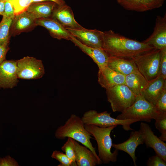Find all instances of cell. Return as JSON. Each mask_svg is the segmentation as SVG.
<instances>
[{"instance_id":"5","label":"cell","mask_w":166,"mask_h":166,"mask_svg":"<svg viewBox=\"0 0 166 166\" xmlns=\"http://www.w3.org/2000/svg\"><path fill=\"white\" fill-rule=\"evenodd\" d=\"M159 113L154 105L139 94L136 96L133 104L121 113L116 118L119 120L138 119L141 121L150 122L152 119L155 120Z\"/></svg>"},{"instance_id":"33","label":"cell","mask_w":166,"mask_h":166,"mask_svg":"<svg viewBox=\"0 0 166 166\" xmlns=\"http://www.w3.org/2000/svg\"><path fill=\"white\" fill-rule=\"evenodd\" d=\"M165 0H143L148 10L159 8L162 6Z\"/></svg>"},{"instance_id":"18","label":"cell","mask_w":166,"mask_h":166,"mask_svg":"<svg viewBox=\"0 0 166 166\" xmlns=\"http://www.w3.org/2000/svg\"><path fill=\"white\" fill-rule=\"evenodd\" d=\"M51 17L56 19L65 28L75 29L83 27L75 20L71 8L65 4L57 5Z\"/></svg>"},{"instance_id":"30","label":"cell","mask_w":166,"mask_h":166,"mask_svg":"<svg viewBox=\"0 0 166 166\" xmlns=\"http://www.w3.org/2000/svg\"><path fill=\"white\" fill-rule=\"evenodd\" d=\"M155 107L156 110L159 113L166 112V88L162 91Z\"/></svg>"},{"instance_id":"19","label":"cell","mask_w":166,"mask_h":166,"mask_svg":"<svg viewBox=\"0 0 166 166\" xmlns=\"http://www.w3.org/2000/svg\"><path fill=\"white\" fill-rule=\"evenodd\" d=\"M70 41L89 56L97 64L99 68L107 66L109 56L103 49L87 46L80 42L74 36Z\"/></svg>"},{"instance_id":"37","label":"cell","mask_w":166,"mask_h":166,"mask_svg":"<svg viewBox=\"0 0 166 166\" xmlns=\"http://www.w3.org/2000/svg\"><path fill=\"white\" fill-rule=\"evenodd\" d=\"M45 1H52L55 2L58 5H61L65 4V2L63 0H32V2Z\"/></svg>"},{"instance_id":"26","label":"cell","mask_w":166,"mask_h":166,"mask_svg":"<svg viewBox=\"0 0 166 166\" xmlns=\"http://www.w3.org/2000/svg\"><path fill=\"white\" fill-rule=\"evenodd\" d=\"M155 126L161 133L159 137L163 141L166 140V112L159 113L156 119Z\"/></svg>"},{"instance_id":"31","label":"cell","mask_w":166,"mask_h":166,"mask_svg":"<svg viewBox=\"0 0 166 166\" xmlns=\"http://www.w3.org/2000/svg\"><path fill=\"white\" fill-rule=\"evenodd\" d=\"M160 75L166 79V48L160 50Z\"/></svg>"},{"instance_id":"14","label":"cell","mask_w":166,"mask_h":166,"mask_svg":"<svg viewBox=\"0 0 166 166\" xmlns=\"http://www.w3.org/2000/svg\"><path fill=\"white\" fill-rule=\"evenodd\" d=\"M35 19L27 11L15 15L13 19L10 31V36H14L30 30L36 26Z\"/></svg>"},{"instance_id":"32","label":"cell","mask_w":166,"mask_h":166,"mask_svg":"<svg viewBox=\"0 0 166 166\" xmlns=\"http://www.w3.org/2000/svg\"><path fill=\"white\" fill-rule=\"evenodd\" d=\"M147 165L148 166H166V161L158 156L156 155L148 158Z\"/></svg>"},{"instance_id":"25","label":"cell","mask_w":166,"mask_h":166,"mask_svg":"<svg viewBox=\"0 0 166 166\" xmlns=\"http://www.w3.org/2000/svg\"><path fill=\"white\" fill-rule=\"evenodd\" d=\"M116 0L119 4L127 10L140 12L148 10L143 0Z\"/></svg>"},{"instance_id":"12","label":"cell","mask_w":166,"mask_h":166,"mask_svg":"<svg viewBox=\"0 0 166 166\" xmlns=\"http://www.w3.org/2000/svg\"><path fill=\"white\" fill-rule=\"evenodd\" d=\"M16 61L5 60L0 64V88L11 89L18 82Z\"/></svg>"},{"instance_id":"36","label":"cell","mask_w":166,"mask_h":166,"mask_svg":"<svg viewBox=\"0 0 166 166\" xmlns=\"http://www.w3.org/2000/svg\"><path fill=\"white\" fill-rule=\"evenodd\" d=\"M9 43L0 44V64L5 60L6 53L9 49Z\"/></svg>"},{"instance_id":"13","label":"cell","mask_w":166,"mask_h":166,"mask_svg":"<svg viewBox=\"0 0 166 166\" xmlns=\"http://www.w3.org/2000/svg\"><path fill=\"white\" fill-rule=\"evenodd\" d=\"M36 24V26H41L47 29L51 36L55 38L70 40L73 36L58 21L52 17L37 19Z\"/></svg>"},{"instance_id":"4","label":"cell","mask_w":166,"mask_h":166,"mask_svg":"<svg viewBox=\"0 0 166 166\" xmlns=\"http://www.w3.org/2000/svg\"><path fill=\"white\" fill-rule=\"evenodd\" d=\"M160 50L154 49L131 58L139 71L148 81L160 75Z\"/></svg>"},{"instance_id":"9","label":"cell","mask_w":166,"mask_h":166,"mask_svg":"<svg viewBox=\"0 0 166 166\" xmlns=\"http://www.w3.org/2000/svg\"><path fill=\"white\" fill-rule=\"evenodd\" d=\"M77 39L87 46L103 49L104 32L89 30L84 27L79 29L66 28Z\"/></svg>"},{"instance_id":"28","label":"cell","mask_w":166,"mask_h":166,"mask_svg":"<svg viewBox=\"0 0 166 166\" xmlns=\"http://www.w3.org/2000/svg\"><path fill=\"white\" fill-rule=\"evenodd\" d=\"M61 149L63 152H65V155L70 160L77 165L73 139L68 137L67 140L61 147Z\"/></svg>"},{"instance_id":"23","label":"cell","mask_w":166,"mask_h":166,"mask_svg":"<svg viewBox=\"0 0 166 166\" xmlns=\"http://www.w3.org/2000/svg\"><path fill=\"white\" fill-rule=\"evenodd\" d=\"M148 82L138 70L125 76V85L136 96L140 94Z\"/></svg>"},{"instance_id":"2","label":"cell","mask_w":166,"mask_h":166,"mask_svg":"<svg viewBox=\"0 0 166 166\" xmlns=\"http://www.w3.org/2000/svg\"><path fill=\"white\" fill-rule=\"evenodd\" d=\"M91 136L85 129L81 118L74 114L70 116L64 125L58 127L55 133V136L58 139H64L69 137L80 143L89 148L102 163L96 152L95 148L91 142Z\"/></svg>"},{"instance_id":"8","label":"cell","mask_w":166,"mask_h":166,"mask_svg":"<svg viewBox=\"0 0 166 166\" xmlns=\"http://www.w3.org/2000/svg\"><path fill=\"white\" fill-rule=\"evenodd\" d=\"M18 78L36 79L42 78L45 73L42 61L27 56L16 61Z\"/></svg>"},{"instance_id":"38","label":"cell","mask_w":166,"mask_h":166,"mask_svg":"<svg viewBox=\"0 0 166 166\" xmlns=\"http://www.w3.org/2000/svg\"><path fill=\"white\" fill-rule=\"evenodd\" d=\"M5 0H0V15L2 16L4 13Z\"/></svg>"},{"instance_id":"27","label":"cell","mask_w":166,"mask_h":166,"mask_svg":"<svg viewBox=\"0 0 166 166\" xmlns=\"http://www.w3.org/2000/svg\"><path fill=\"white\" fill-rule=\"evenodd\" d=\"M51 157L58 161V166H77L73 163L65 153L59 151L55 150L52 153Z\"/></svg>"},{"instance_id":"7","label":"cell","mask_w":166,"mask_h":166,"mask_svg":"<svg viewBox=\"0 0 166 166\" xmlns=\"http://www.w3.org/2000/svg\"><path fill=\"white\" fill-rule=\"evenodd\" d=\"M108 101L113 112H123L134 102L136 96L125 85L106 89Z\"/></svg>"},{"instance_id":"11","label":"cell","mask_w":166,"mask_h":166,"mask_svg":"<svg viewBox=\"0 0 166 166\" xmlns=\"http://www.w3.org/2000/svg\"><path fill=\"white\" fill-rule=\"evenodd\" d=\"M144 135L147 148H151L156 154L166 161V144L155 135L149 125L144 122L140 124L139 130Z\"/></svg>"},{"instance_id":"29","label":"cell","mask_w":166,"mask_h":166,"mask_svg":"<svg viewBox=\"0 0 166 166\" xmlns=\"http://www.w3.org/2000/svg\"><path fill=\"white\" fill-rule=\"evenodd\" d=\"M12 3L14 9L15 15L27 10L32 0H9Z\"/></svg>"},{"instance_id":"16","label":"cell","mask_w":166,"mask_h":166,"mask_svg":"<svg viewBox=\"0 0 166 166\" xmlns=\"http://www.w3.org/2000/svg\"><path fill=\"white\" fill-rule=\"evenodd\" d=\"M144 143V135L140 130L132 131L126 141L118 144H113L112 147L116 149L123 151L132 158L135 166H136L135 151L138 146Z\"/></svg>"},{"instance_id":"35","label":"cell","mask_w":166,"mask_h":166,"mask_svg":"<svg viewBox=\"0 0 166 166\" xmlns=\"http://www.w3.org/2000/svg\"><path fill=\"white\" fill-rule=\"evenodd\" d=\"M18 162L10 156L0 158V166H18Z\"/></svg>"},{"instance_id":"6","label":"cell","mask_w":166,"mask_h":166,"mask_svg":"<svg viewBox=\"0 0 166 166\" xmlns=\"http://www.w3.org/2000/svg\"><path fill=\"white\" fill-rule=\"evenodd\" d=\"M111 114L107 111L98 113L96 110H90L85 112L81 119L85 124L94 125L101 128L120 125L126 131L133 130L131 125L141 121L138 119L119 120L112 117Z\"/></svg>"},{"instance_id":"3","label":"cell","mask_w":166,"mask_h":166,"mask_svg":"<svg viewBox=\"0 0 166 166\" xmlns=\"http://www.w3.org/2000/svg\"><path fill=\"white\" fill-rule=\"evenodd\" d=\"M87 131L93 136L97 142L98 156L102 163L108 164L114 163L117 160L118 150L116 149L113 152H111L113 144L110 134L112 130L117 125L106 128H101L93 124H85Z\"/></svg>"},{"instance_id":"20","label":"cell","mask_w":166,"mask_h":166,"mask_svg":"<svg viewBox=\"0 0 166 166\" xmlns=\"http://www.w3.org/2000/svg\"><path fill=\"white\" fill-rule=\"evenodd\" d=\"M73 141L77 166H95L102 164L89 148L73 139Z\"/></svg>"},{"instance_id":"21","label":"cell","mask_w":166,"mask_h":166,"mask_svg":"<svg viewBox=\"0 0 166 166\" xmlns=\"http://www.w3.org/2000/svg\"><path fill=\"white\" fill-rule=\"evenodd\" d=\"M57 5L51 1L33 2L26 11L35 19L51 17L53 11Z\"/></svg>"},{"instance_id":"1","label":"cell","mask_w":166,"mask_h":166,"mask_svg":"<svg viewBox=\"0 0 166 166\" xmlns=\"http://www.w3.org/2000/svg\"><path fill=\"white\" fill-rule=\"evenodd\" d=\"M154 49L148 44L129 39L111 30L104 32L103 49L109 57L131 58Z\"/></svg>"},{"instance_id":"22","label":"cell","mask_w":166,"mask_h":166,"mask_svg":"<svg viewBox=\"0 0 166 166\" xmlns=\"http://www.w3.org/2000/svg\"><path fill=\"white\" fill-rule=\"evenodd\" d=\"M107 66L114 71L125 76L138 70L131 58L109 57Z\"/></svg>"},{"instance_id":"17","label":"cell","mask_w":166,"mask_h":166,"mask_svg":"<svg viewBox=\"0 0 166 166\" xmlns=\"http://www.w3.org/2000/svg\"><path fill=\"white\" fill-rule=\"evenodd\" d=\"M166 88V79L160 75L149 81L140 95L154 106L164 89Z\"/></svg>"},{"instance_id":"10","label":"cell","mask_w":166,"mask_h":166,"mask_svg":"<svg viewBox=\"0 0 166 166\" xmlns=\"http://www.w3.org/2000/svg\"><path fill=\"white\" fill-rule=\"evenodd\" d=\"M142 42L161 50L166 48V15L157 16L154 31L152 35Z\"/></svg>"},{"instance_id":"24","label":"cell","mask_w":166,"mask_h":166,"mask_svg":"<svg viewBox=\"0 0 166 166\" xmlns=\"http://www.w3.org/2000/svg\"><path fill=\"white\" fill-rule=\"evenodd\" d=\"M14 18L3 16L0 22V44L9 42L10 31Z\"/></svg>"},{"instance_id":"34","label":"cell","mask_w":166,"mask_h":166,"mask_svg":"<svg viewBox=\"0 0 166 166\" xmlns=\"http://www.w3.org/2000/svg\"><path fill=\"white\" fill-rule=\"evenodd\" d=\"M15 16L14 9L12 3L9 0H6L4 14L8 18H13Z\"/></svg>"},{"instance_id":"15","label":"cell","mask_w":166,"mask_h":166,"mask_svg":"<svg viewBox=\"0 0 166 166\" xmlns=\"http://www.w3.org/2000/svg\"><path fill=\"white\" fill-rule=\"evenodd\" d=\"M125 76L117 73L108 66L99 68L98 81L106 89L119 85H125Z\"/></svg>"}]
</instances>
